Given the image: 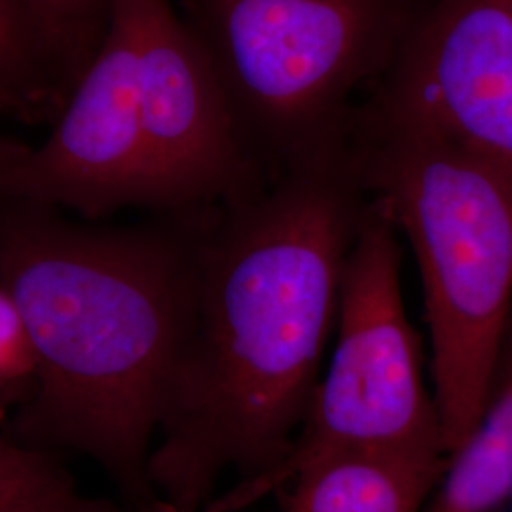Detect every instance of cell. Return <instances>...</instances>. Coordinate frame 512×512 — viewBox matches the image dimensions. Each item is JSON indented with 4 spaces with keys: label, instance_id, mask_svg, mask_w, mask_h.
Masks as SVG:
<instances>
[{
    "label": "cell",
    "instance_id": "9c48e42d",
    "mask_svg": "<svg viewBox=\"0 0 512 512\" xmlns=\"http://www.w3.org/2000/svg\"><path fill=\"white\" fill-rule=\"evenodd\" d=\"M448 459L408 454L327 459L279 492L281 512H423Z\"/></svg>",
    "mask_w": 512,
    "mask_h": 512
},
{
    "label": "cell",
    "instance_id": "8fae6325",
    "mask_svg": "<svg viewBox=\"0 0 512 512\" xmlns=\"http://www.w3.org/2000/svg\"><path fill=\"white\" fill-rule=\"evenodd\" d=\"M0 90L25 118L61 109L69 95V84L19 0H0Z\"/></svg>",
    "mask_w": 512,
    "mask_h": 512
},
{
    "label": "cell",
    "instance_id": "52a82bcc",
    "mask_svg": "<svg viewBox=\"0 0 512 512\" xmlns=\"http://www.w3.org/2000/svg\"><path fill=\"white\" fill-rule=\"evenodd\" d=\"M355 118L458 141L512 175V0H429Z\"/></svg>",
    "mask_w": 512,
    "mask_h": 512
},
{
    "label": "cell",
    "instance_id": "3957f363",
    "mask_svg": "<svg viewBox=\"0 0 512 512\" xmlns=\"http://www.w3.org/2000/svg\"><path fill=\"white\" fill-rule=\"evenodd\" d=\"M368 194L416 256L448 454L480 420L512 315V175L458 141L353 118Z\"/></svg>",
    "mask_w": 512,
    "mask_h": 512
},
{
    "label": "cell",
    "instance_id": "ba28073f",
    "mask_svg": "<svg viewBox=\"0 0 512 512\" xmlns=\"http://www.w3.org/2000/svg\"><path fill=\"white\" fill-rule=\"evenodd\" d=\"M0 198L84 220L143 207L145 145L128 0H110L103 40L52 133L38 147L18 145L2 165Z\"/></svg>",
    "mask_w": 512,
    "mask_h": 512
},
{
    "label": "cell",
    "instance_id": "e0dca14e",
    "mask_svg": "<svg viewBox=\"0 0 512 512\" xmlns=\"http://www.w3.org/2000/svg\"><path fill=\"white\" fill-rule=\"evenodd\" d=\"M0 110H8V112H14L16 114V109H14V105H12V101L8 99V95L0 90Z\"/></svg>",
    "mask_w": 512,
    "mask_h": 512
},
{
    "label": "cell",
    "instance_id": "9a60e30c",
    "mask_svg": "<svg viewBox=\"0 0 512 512\" xmlns=\"http://www.w3.org/2000/svg\"><path fill=\"white\" fill-rule=\"evenodd\" d=\"M133 512H179L171 503H167L165 499L162 497H156V499H152L150 503L147 505H143V507H139L137 511Z\"/></svg>",
    "mask_w": 512,
    "mask_h": 512
},
{
    "label": "cell",
    "instance_id": "4fadbf2b",
    "mask_svg": "<svg viewBox=\"0 0 512 512\" xmlns=\"http://www.w3.org/2000/svg\"><path fill=\"white\" fill-rule=\"evenodd\" d=\"M57 69L73 88L74 80L97 52L107 23L110 0H19Z\"/></svg>",
    "mask_w": 512,
    "mask_h": 512
},
{
    "label": "cell",
    "instance_id": "2e32d148",
    "mask_svg": "<svg viewBox=\"0 0 512 512\" xmlns=\"http://www.w3.org/2000/svg\"><path fill=\"white\" fill-rule=\"evenodd\" d=\"M16 147H18L16 143H10V141L0 137V169H2V165L6 164V160L12 156V152L16 150Z\"/></svg>",
    "mask_w": 512,
    "mask_h": 512
},
{
    "label": "cell",
    "instance_id": "5b68a950",
    "mask_svg": "<svg viewBox=\"0 0 512 512\" xmlns=\"http://www.w3.org/2000/svg\"><path fill=\"white\" fill-rule=\"evenodd\" d=\"M334 334L329 368L287 454L203 512L247 511L302 471L340 456H450L423 376L420 334L404 306L401 234L374 198L349 256Z\"/></svg>",
    "mask_w": 512,
    "mask_h": 512
},
{
    "label": "cell",
    "instance_id": "8992f818",
    "mask_svg": "<svg viewBox=\"0 0 512 512\" xmlns=\"http://www.w3.org/2000/svg\"><path fill=\"white\" fill-rule=\"evenodd\" d=\"M137 44L145 202L190 213L238 202L270 181L247 147L217 73L171 0H128Z\"/></svg>",
    "mask_w": 512,
    "mask_h": 512
},
{
    "label": "cell",
    "instance_id": "7a4b0ae2",
    "mask_svg": "<svg viewBox=\"0 0 512 512\" xmlns=\"http://www.w3.org/2000/svg\"><path fill=\"white\" fill-rule=\"evenodd\" d=\"M209 209L114 226L0 198V287L37 359L10 437L107 473L129 511L190 338Z\"/></svg>",
    "mask_w": 512,
    "mask_h": 512
},
{
    "label": "cell",
    "instance_id": "30bf717a",
    "mask_svg": "<svg viewBox=\"0 0 512 512\" xmlns=\"http://www.w3.org/2000/svg\"><path fill=\"white\" fill-rule=\"evenodd\" d=\"M512 497V315L486 408L423 512H503Z\"/></svg>",
    "mask_w": 512,
    "mask_h": 512
},
{
    "label": "cell",
    "instance_id": "5bb4252c",
    "mask_svg": "<svg viewBox=\"0 0 512 512\" xmlns=\"http://www.w3.org/2000/svg\"><path fill=\"white\" fill-rule=\"evenodd\" d=\"M37 376V359L18 310L0 287V418L23 403Z\"/></svg>",
    "mask_w": 512,
    "mask_h": 512
},
{
    "label": "cell",
    "instance_id": "277c9868",
    "mask_svg": "<svg viewBox=\"0 0 512 512\" xmlns=\"http://www.w3.org/2000/svg\"><path fill=\"white\" fill-rule=\"evenodd\" d=\"M429 0H184L239 131L272 179L349 139Z\"/></svg>",
    "mask_w": 512,
    "mask_h": 512
},
{
    "label": "cell",
    "instance_id": "ac0fdd59",
    "mask_svg": "<svg viewBox=\"0 0 512 512\" xmlns=\"http://www.w3.org/2000/svg\"><path fill=\"white\" fill-rule=\"evenodd\" d=\"M509 503H511V512H512V497H511V501H509Z\"/></svg>",
    "mask_w": 512,
    "mask_h": 512
},
{
    "label": "cell",
    "instance_id": "6da1fadb",
    "mask_svg": "<svg viewBox=\"0 0 512 512\" xmlns=\"http://www.w3.org/2000/svg\"><path fill=\"white\" fill-rule=\"evenodd\" d=\"M370 202L348 139L209 209L192 330L148 461L177 511H205L224 476L255 478L287 454Z\"/></svg>",
    "mask_w": 512,
    "mask_h": 512
},
{
    "label": "cell",
    "instance_id": "7c38bea8",
    "mask_svg": "<svg viewBox=\"0 0 512 512\" xmlns=\"http://www.w3.org/2000/svg\"><path fill=\"white\" fill-rule=\"evenodd\" d=\"M0 512H131L84 494L54 454L0 437Z\"/></svg>",
    "mask_w": 512,
    "mask_h": 512
}]
</instances>
